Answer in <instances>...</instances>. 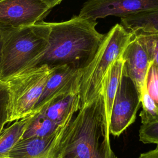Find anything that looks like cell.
Segmentation results:
<instances>
[{
    "label": "cell",
    "instance_id": "cell-24",
    "mask_svg": "<svg viewBox=\"0 0 158 158\" xmlns=\"http://www.w3.org/2000/svg\"><path fill=\"white\" fill-rule=\"evenodd\" d=\"M44 1L51 9L54 7V6L60 4L62 0H42Z\"/></svg>",
    "mask_w": 158,
    "mask_h": 158
},
{
    "label": "cell",
    "instance_id": "cell-5",
    "mask_svg": "<svg viewBox=\"0 0 158 158\" xmlns=\"http://www.w3.org/2000/svg\"><path fill=\"white\" fill-rule=\"evenodd\" d=\"M51 68L41 65L9 78L5 83L8 98L2 124L12 123L31 114L41 96Z\"/></svg>",
    "mask_w": 158,
    "mask_h": 158
},
{
    "label": "cell",
    "instance_id": "cell-3",
    "mask_svg": "<svg viewBox=\"0 0 158 158\" xmlns=\"http://www.w3.org/2000/svg\"><path fill=\"white\" fill-rule=\"evenodd\" d=\"M49 22H41L17 28H6L2 47L1 82L33 67L49 45Z\"/></svg>",
    "mask_w": 158,
    "mask_h": 158
},
{
    "label": "cell",
    "instance_id": "cell-19",
    "mask_svg": "<svg viewBox=\"0 0 158 158\" xmlns=\"http://www.w3.org/2000/svg\"><path fill=\"white\" fill-rule=\"evenodd\" d=\"M139 138L144 144H158V122L141 125L139 130Z\"/></svg>",
    "mask_w": 158,
    "mask_h": 158
},
{
    "label": "cell",
    "instance_id": "cell-12",
    "mask_svg": "<svg viewBox=\"0 0 158 158\" xmlns=\"http://www.w3.org/2000/svg\"><path fill=\"white\" fill-rule=\"evenodd\" d=\"M80 107L78 89H75L58 95L35 110L60 125L72 120Z\"/></svg>",
    "mask_w": 158,
    "mask_h": 158
},
{
    "label": "cell",
    "instance_id": "cell-21",
    "mask_svg": "<svg viewBox=\"0 0 158 158\" xmlns=\"http://www.w3.org/2000/svg\"><path fill=\"white\" fill-rule=\"evenodd\" d=\"M8 98V89L5 82H0V113L4 112Z\"/></svg>",
    "mask_w": 158,
    "mask_h": 158
},
{
    "label": "cell",
    "instance_id": "cell-7",
    "mask_svg": "<svg viewBox=\"0 0 158 158\" xmlns=\"http://www.w3.org/2000/svg\"><path fill=\"white\" fill-rule=\"evenodd\" d=\"M158 10V0H87L78 15L97 21L109 16L123 18Z\"/></svg>",
    "mask_w": 158,
    "mask_h": 158
},
{
    "label": "cell",
    "instance_id": "cell-13",
    "mask_svg": "<svg viewBox=\"0 0 158 158\" xmlns=\"http://www.w3.org/2000/svg\"><path fill=\"white\" fill-rule=\"evenodd\" d=\"M123 59L120 56L109 67L102 81L101 92L104 98L108 126H109L110 114L114 98L123 75Z\"/></svg>",
    "mask_w": 158,
    "mask_h": 158
},
{
    "label": "cell",
    "instance_id": "cell-10",
    "mask_svg": "<svg viewBox=\"0 0 158 158\" xmlns=\"http://www.w3.org/2000/svg\"><path fill=\"white\" fill-rule=\"evenodd\" d=\"M122 57L124 61L123 74L131 79L140 96L146 88L147 77L151 62L145 49L134 35Z\"/></svg>",
    "mask_w": 158,
    "mask_h": 158
},
{
    "label": "cell",
    "instance_id": "cell-2",
    "mask_svg": "<svg viewBox=\"0 0 158 158\" xmlns=\"http://www.w3.org/2000/svg\"><path fill=\"white\" fill-rule=\"evenodd\" d=\"M49 24L48 49L34 67L69 65L81 70L91 61L105 36L96 30L97 21L78 15Z\"/></svg>",
    "mask_w": 158,
    "mask_h": 158
},
{
    "label": "cell",
    "instance_id": "cell-17",
    "mask_svg": "<svg viewBox=\"0 0 158 158\" xmlns=\"http://www.w3.org/2000/svg\"><path fill=\"white\" fill-rule=\"evenodd\" d=\"M142 110L139 114L141 125L158 122V105L149 94L146 88L140 95Z\"/></svg>",
    "mask_w": 158,
    "mask_h": 158
},
{
    "label": "cell",
    "instance_id": "cell-11",
    "mask_svg": "<svg viewBox=\"0 0 158 158\" xmlns=\"http://www.w3.org/2000/svg\"><path fill=\"white\" fill-rule=\"evenodd\" d=\"M81 70L69 65L51 68L43 94L34 110L38 109L58 95L78 89Z\"/></svg>",
    "mask_w": 158,
    "mask_h": 158
},
{
    "label": "cell",
    "instance_id": "cell-15",
    "mask_svg": "<svg viewBox=\"0 0 158 158\" xmlns=\"http://www.w3.org/2000/svg\"><path fill=\"white\" fill-rule=\"evenodd\" d=\"M120 22L133 33H158V10L120 18Z\"/></svg>",
    "mask_w": 158,
    "mask_h": 158
},
{
    "label": "cell",
    "instance_id": "cell-1",
    "mask_svg": "<svg viewBox=\"0 0 158 158\" xmlns=\"http://www.w3.org/2000/svg\"><path fill=\"white\" fill-rule=\"evenodd\" d=\"M101 92L80 107L62 136L57 158H117L109 138Z\"/></svg>",
    "mask_w": 158,
    "mask_h": 158
},
{
    "label": "cell",
    "instance_id": "cell-18",
    "mask_svg": "<svg viewBox=\"0 0 158 158\" xmlns=\"http://www.w3.org/2000/svg\"><path fill=\"white\" fill-rule=\"evenodd\" d=\"M133 35L145 49L151 64L158 69V33H135Z\"/></svg>",
    "mask_w": 158,
    "mask_h": 158
},
{
    "label": "cell",
    "instance_id": "cell-8",
    "mask_svg": "<svg viewBox=\"0 0 158 158\" xmlns=\"http://www.w3.org/2000/svg\"><path fill=\"white\" fill-rule=\"evenodd\" d=\"M51 9L42 0H0V26L17 28L43 21Z\"/></svg>",
    "mask_w": 158,
    "mask_h": 158
},
{
    "label": "cell",
    "instance_id": "cell-16",
    "mask_svg": "<svg viewBox=\"0 0 158 158\" xmlns=\"http://www.w3.org/2000/svg\"><path fill=\"white\" fill-rule=\"evenodd\" d=\"M62 125L56 123L42 113L38 112L25 131L22 139L48 136L55 132Z\"/></svg>",
    "mask_w": 158,
    "mask_h": 158
},
{
    "label": "cell",
    "instance_id": "cell-23",
    "mask_svg": "<svg viewBox=\"0 0 158 158\" xmlns=\"http://www.w3.org/2000/svg\"><path fill=\"white\" fill-rule=\"evenodd\" d=\"M5 29H6V28H3V27L0 26V75H1V63L2 47V43H3V39H4ZM0 82H1V80H0Z\"/></svg>",
    "mask_w": 158,
    "mask_h": 158
},
{
    "label": "cell",
    "instance_id": "cell-22",
    "mask_svg": "<svg viewBox=\"0 0 158 158\" xmlns=\"http://www.w3.org/2000/svg\"><path fill=\"white\" fill-rule=\"evenodd\" d=\"M137 158H158V147L139 154Z\"/></svg>",
    "mask_w": 158,
    "mask_h": 158
},
{
    "label": "cell",
    "instance_id": "cell-9",
    "mask_svg": "<svg viewBox=\"0 0 158 158\" xmlns=\"http://www.w3.org/2000/svg\"><path fill=\"white\" fill-rule=\"evenodd\" d=\"M70 122L48 136L21 139L5 158H57L62 136Z\"/></svg>",
    "mask_w": 158,
    "mask_h": 158
},
{
    "label": "cell",
    "instance_id": "cell-4",
    "mask_svg": "<svg viewBox=\"0 0 158 158\" xmlns=\"http://www.w3.org/2000/svg\"><path fill=\"white\" fill-rule=\"evenodd\" d=\"M133 38V33L120 23L115 24L105 34L94 57L81 70L78 88L80 107L101 92L102 81L107 70L122 56Z\"/></svg>",
    "mask_w": 158,
    "mask_h": 158
},
{
    "label": "cell",
    "instance_id": "cell-6",
    "mask_svg": "<svg viewBox=\"0 0 158 158\" xmlns=\"http://www.w3.org/2000/svg\"><path fill=\"white\" fill-rule=\"evenodd\" d=\"M141 105L135 85L130 78L123 74L112 108L109 134L118 136L125 131L135 121Z\"/></svg>",
    "mask_w": 158,
    "mask_h": 158
},
{
    "label": "cell",
    "instance_id": "cell-14",
    "mask_svg": "<svg viewBox=\"0 0 158 158\" xmlns=\"http://www.w3.org/2000/svg\"><path fill=\"white\" fill-rule=\"evenodd\" d=\"M38 111L33 112L28 116L14 122L9 126H0V158H5L9 152L17 144L33 120Z\"/></svg>",
    "mask_w": 158,
    "mask_h": 158
},
{
    "label": "cell",
    "instance_id": "cell-20",
    "mask_svg": "<svg viewBox=\"0 0 158 158\" xmlns=\"http://www.w3.org/2000/svg\"><path fill=\"white\" fill-rule=\"evenodd\" d=\"M146 88L150 96L158 105V69L152 64L147 77Z\"/></svg>",
    "mask_w": 158,
    "mask_h": 158
}]
</instances>
